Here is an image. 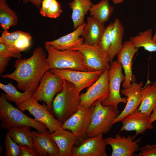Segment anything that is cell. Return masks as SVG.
<instances>
[{
    "label": "cell",
    "instance_id": "obj_1",
    "mask_svg": "<svg viewBox=\"0 0 156 156\" xmlns=\"http://www.w3.org/2000/svg\"><path fill=\"white\" fill-rule=\"evenodd\" d=\"M47 54L42 47H38L33 51L32 55L27 59L16 60L15 68L12 73L1 75L4 78L13 79L17 83L20 90L34 93L40 79L49 70Z\"/></svg>",
    "mask_w": 156,
    "mask_h": 156
},
{
    "label": "cell",
    "instance_id": "obj_2",
    "mask_svg": "<svg viewBox=\"0 0 156 156\" xmlns=\"http://www.w3.org/2000/svg\"><path fill=\"white\" fill-rule=\"evenodd\" d=\"M4 93L0 96V125L6 129L24 127H29L40 133L48 131L43 123L29 117L19 109L14 107L6 99Z\"/></svg>",
    "mask_w": 156,
    "mask_h": 156
},
{
    "label": "cell",
    "instance_id": "obj_3",
    "mask_svg": "<svg viewBox=\"0 0 156 156\" xmlns=\"http://www.w3.org/2000/svg\"><path fill=\"white\" fill-rule=\"evenodd\" d=\"M80 95L72 83L64 80L63 89L54 98L52 104L55 116L62 123L78 110Z\"/></svg>",
    "mask_w": 156,
    "mask_h": 156
},
{
    "label": "cell",
    "instance_id": "obj_4",
    "mask_svg": "<svg viewBox=\"0 0 156 156\" xmlns=\"http://www.w3.org/2000/svg\"><path fill=\"white\" fill-rule=\"evenodd\" d=\"M47 53V61L49 70L53 69H68L87 71L83 55L79 51L67 49L57 50L45 44Z\"/></svg>",
    "mask_w": 156,
    "mask_h": 156
},
{
    "label": "cell",
    "instance_id": "obj_5",
    "mask_svg": "<svg viewBox=\"0 0 156 156\" xmlns=\"http://www.w3.org/2000/svg\"><path fill=\"white\" fill-rule=\"evenodd\" d=\"M93 105L94 108L91 123L86 132V137L108 133L112 128L114 120L119 114L118 109L103 106L101 102H96Z\"/></svg>",
    "mask_w": 156,
    "mask_h": 156
},
{
    "label": "cell",
    "instance_id": "obj_6",
    "mask_svg": "<svg viewBox=\"0 0 156 156\" xmlns=\"http://www.w3.org/2000/svg\"><path fill=\"white\" fill-rule=\"evenodd\" d=\"M63 84L64 80L50 70H48L42 78L39 85L32 97L37 101L45 102L51 112L54 97L62 90Z\"/></svg>",
    "mask_w": 156,
    "mask_h": 156
},
{
    "label": "cell",
    "instance_id": "obj_7",
    "mask_svg": "<svg viewBox=\"0 0 156 156\" xmlns=\"http://www.w3.org/2000/svg\"><path fill=\"white\" fill-rule=\"evenodd\" d=\"M18 106L22 111H28L35 120L44 124L51 134L62 126L63 123L55 118L48 110L47 104H39L32 97L22 102Z\"/></svg>",
    "mask_w": 156,
    "mask_h": 156
},
{
    "label": "cell",
    "instance_id": "obj_8",
    "mask_svg": "<svg viewBox=\"0 0 156 156\" xmlns=\"http://www.w3.org/2000/svg\"><path fill=\"white\" fill-rule=\"evenodd\" d=\"M68 49L78 51L82 53L88 71L103 72L110 68V61L107 54L98 45H90L83 43Z\"/></svg>",
    "mask_w": 156,
    "mask_h": 156
},
{
    "label": "cell",
    "instance_id": "obj_9",
    "mask_svg": "<svg viewBox=\"0 0 156 156\" xmlns=\"http://www.w3.org/2000/svg\"><path fill=\"white\" fill-rule=\"evenodd\" d=\"M110 65L109 74V93L108 98L102 102L104 106H109L118 109V105L121 103H126V97H122L120 94V86L125 78L122 72V66L117 60L112 61Z\"/></svg>",
    "mask_w": 156,
    "mask_h": 156
},
{
    "label": "cell",
    "instance_id": "obj_10",
    "mask_svg": "<svg viewBox=\"0 0 156 156\" xmlns=\"http://www.w3.org/2000/svg\"><path fill=\"white\" fill-rule=\"evenodd\" d=\"M94 108L93 105L88 107L79 106L77 111L63 123L62 128L72 132L81 140L86 137Z\"/></svg>",
    "mask_w": 156,
    "mask_h": 156
},
{
    "label": "cell",
    "instance_id": "obj_11",
    "mask_svg": "<svg viewBox=\"0 0 156 156\" xmlns=\"http://www.w3.org/2000/svg\"><path fill=\"white\" fill-rule=\"evenodd\" d=\"M63 80L72 83L80 93L83 89L89 87L99 78L102 71H82L68 69H53L50 70Z\"/></svg>",
    "mask_w": 156,
    "mask_h": 156
},
{
    "label": "cell",
    "instance_id": "obj_12",
    "mask_svg": "<svg viewBox=\"0 0 156 156\" xmlns=\"http://www.w3.org/2000/svg\"><path fill=\"white\" fill-rule=\"evenodd\" d=\"M109 70L104 71L85 93L80 95L79 106L88 107L96 102L102 103L108 98L109 93Z\"/></svg>",
    "mask_w": 156,
    "mask_h": 156
},
{
    "label": "cell",
    "instance_id": "obj_13",
    "mask_svg": "<svg viewBox=\"0 0 156 156\" xmlns=\"http://www.w3.org/2000/svg\"><path fill=\"white\" fill-rule=\"evenodd\" d=\"M136 137L135 135L122 136L118 133L114 137H109L105 139L106 144L111 147V156H134L140 150L138 143L141 141L140 138L134 140Z\"/></svg>",
    "mask_w": 156,
    "mask_h": 156
},
{
    "label": "cell",
    "instance_id": "obj_14",
    "mask_svg": "<svg viewBox=\"0 0 156 156\" xmlns=\"http://www.w3.org/2000/svg\"><path fill=\"white\" fill-rule=\"evenodd\" d=\"M103 134L86 137L79 141L72 149L73 156H107L106 144Z\"/></svg>",
    "mask_w": 156,
    "mask_h": 156
},
{
    "label": "cell",
    "instance_id": "obj_15",
    "mask_svg": "<svg viewBox=\"0 0 156 156\" xmlns=\"http://www.w3.org/2000/svg\"><path fill=\"white\" fill-rule=\"evenodd\" d=\"M138 49L130 40H126L116 55L117 61L124 70L125 78L122 84L123 88L129 87L132 83L135 82V78L132 72V62Z\"/></svg>",
    "mask_w": 156,
    "mask_h": 156
},
{
    "label": "cell",
    "instance_id": "obj_16",
    "mask_svg": "<svg viewBox=\"0 0 156 156\" xmlns=\"http://www.w3.org/2000/svg\"><path fill=\"white\" fill-rule=\"evenodd\" d=\"M143 85L142 82H134L131 83L129 87L121 90V93L126 97L127 101L124 109L114 120L113 125L121 121L125 116L137 109L141 102V91Z\"/></svg>",
    "mask_w": 156,
    "mask_h": 156
},
{
    "label": "cell",
    "instance_id": "obj_17",
    "mask_svg": "<svg viewBox=\"0 0 156 156\" xmlns=\"http://www.w3.org/2000/svg\"><path fill=\"white\" fill-rule=\"evenodd\" d=\"M121 121L122 125L120 132L134 131L136 136L154 128L150 122L149 116L137 110L125 116Z\"/></svg>",
    "mask_w": 156,
    "mask_h": 156
},
{
    "label": "cell",
    "instance_id": "obj_18",
    "mask_svg": "<svg viewBox=\"0 0 156 156\" xmlns=\"http://www.w3.org/2000/svg\"><path fill=\"white\" fill-rule=\"evenodd\" d=\"M35 149L40 156H59V150L49 130L32 132Z\"/></svg>",
    "mask_w": 156,
    "mask_h": 156
},
{
    "label": "cell",
    "instance_id": "obj_19",
    "mask_svg": "<svg viewBox=\"0 0 156 156\" xmlns=\"http://www.w3.org/2000/svg\"><path fill=\"white\" fill-rule=\"evenodd\" d=\"M86 25L85 23L71 33L54 40L45 42V44L50 45L58 50H64L83 44L84 39L80 36Z\"/></svg>",
    "mask_w": 156,
    "mask_h": 156
},
{
    "label": "cell",
    "instance_id": "obj_20",
    "mask_svg": "<svg viewBox=\"0 0 156 156\" xmlns=\"http://www.w3.org/2000/svg\"><path fill=\"white\" fill-rule=\"evenodd\" d=\"M59 150V156H73L72 149L77 136L70 130L62 128L51 134Z\"/></svg>",
    "mask_w": 156,
    "mask_h": 156
},
{
    "label": "cell",
    "instance_id": "obj_21",
    "mask_svg": "<svg viewBox=\"0 0 156 156\" xmlns=\"http://www.w3.org/2000/svg\"><path fill=\"white\" fill-rule=\"evenodd\" d=\"M81 35L84 43L90 45H98L105 29L104 23L93 16L88 17Z\"/></svg>",
    "mask_w": 156,
    "mask_h": 156
},
{
    "label": "cell",
    "instance_id": "obj_22",
    "mask_svg": "<svg viewBox=\"0 0 156 156\" xmlns=\"http://www.w3.org/2000/svg\"><path fill=\"white\" fill-rule=\"evenodd\" d=\"M156 106V81L148 82L141 91V102L137 110L150 116Z\"/></svg>",
    "mask_w": 156,
    "mask_h": 156
},
{
    "label": "cell",
    "instance_id": "obj_23",
    "mask_svg": "<svg viewBox=\"0 0 156 156\" xmlns=\"http://www.w3.org/2000/svg\"><path fill=\"white\" fill-rule=\"evenodd\" d=\"M125 31V28L120 21L116 18L111 33V45L107 53L110 63L113 61L123 46Z\"/></svg>",
    "mask_w": 156,
    "mask_h": 156
},
{
    "label": "cell",
    "instance_id": "obj_24",
    "mask_svg": "<svg viewBox=\"0 0 156 156\" xmlns=\"http://www.w3.org/2000/svg\"><path fill=\"white\" fill-rule=\"evenodd\" d=\"M93 5L90 0H73L68 3L72 10L71 19L74 29L85 23V16Z\"/></svg>",
    "mask_w": 156,
    "mask_h": 156
},
{
    "label": "cell",
    "instance_id": "obj_25",
    "mask_svg": "<svg viewBox=\"0 0 156 156\" xmlns=\"http://www.w3.org/2000/svg\"><path fill=\"white\" fill-rule=\"evenodd\" d=\"M30 127H24L11 128L8 129V133L18 145L27 146L35 149L32 132Z\"/></svg>",
    "mask_w": 156,
    "mask_h": 156
},
{
    "label": "cell",
    "instance_id": "obj_26",
    "mask_svg": "<svg viewBox=\"0 0 156 156\" xmlns=\"http://www.w3.org/2000/svg\"><path fill=\"white\" fill-rule=\"evenodd\" d=\"M153 29L149 28L144 31H140L138 34L131 37L129 40L137 48L143 47L149 52H155L156 42L153 39Z\"/></svg>",
    "mask_w": 156,
    "mask_h": 156
},
{
    "label": "cell",
    "instance_id": "obj_27",
    "mask_svg": "<svg viewBox=\"0 0 156 156\" xmlns=\"http://www.w3.org/2000/svg\"><path fill=\"white\" fill-rule=\"evenodd\" d=\"M114 10V7L110 5L109 0H102L93 5L89 11L91 16L105 23L109 20Z\"/></svg>",
    "mask_w": 156,
    "mask_h": 156
},
{
    "label": "cell",
    "instance_id": "obj_28",
    "mask_svg": "<svg viewBox=\"0 0 156 156\" xmlns=\"http://www.w3.org/2000/svg\"><path fill=\"white\" fill-rule=\"evenodd\" d=\"M18 17L16 13L8 5L6 1H0V24L3 29L16 26Z\"/></svg>",
    "mask_w": 156,
    "mask_h": 156
},
{
    "label": "cell",
    "instance_id": "obj_29",
    "mask_svg": "<svg viewBox=\"0 0 156 156\" xmlns=\"http://www.w3.org/2000/svg\"><path fill=\"white\" fill-rule=\"evenodd\" d=\"M0 88L6 93L5 96L7 100L14 102L17 106L22 102L32 97L34 93L28 91L21 92L18 91L11 82L7 84L0 83Z\"/></svg>",
    "mask_w": 156,
    "mask_h": 156
},
{
    "label": "cell",
    "instance_id": "obj_30",
    "mask_svg": "<svg viewBox=\"0 0 156 156\" xmlns=\"http://www.w3.org/2000/svg\"><path fill=\"white\" fill-rule=\"evenodd\" d=\"M21 30H16L10 33L8 29H3L0 37V42L4 44L10 50L15 42L25 33Z\"/></svg>",
    "mask_w": 156,
    "mask_h": 156
},
{
    "label": "cell",
    "instance_id": "obj_31",
    "mask_svg": "<svg viewBox=\"0 0 156 156\" xmlns=\"http://www.w3.org/2000/svg\"><path fill=\"white\" fill-rule=\"evenodd\" d=\"M114 26V22L110 23L105 28L98 45L107 54L111 45V33Z\"/></svg>",
    "mask_w": 156,
    "mask_h": 156
},
{
    "label": "cell",
    "instance_id": "obj_32",
    "mask_svg": "<svg viewBox=\"0 0 156 156\" xmlns=\"http://www.w3.org/2000/svg\"><path fill=\"white\" fill-rule=\"evenodd\" d=\"M32 38L29 33L25 32L15 42L10 50L19 53L25 51L29 47Z\"/></svg>",
    "mask_w": 156,
    "mask_h": 156
},
{
    "label": "cell",
    "instance_id": "obj_33",
    "mask_svg": "<svg viewBox=\"0 0 156 156\" xmlns=\"http://www.w3.org/2000/svg\"><path fill=\"white\" fill-rule=\"evenodd\" d=\"M5 156H19V147L18 145L7 132L5 138Z\"/></svg>",
    "mask_w": 156,
    "mask_h": 156
},
{
    "label": "cell",
    "instance_id": "obj_34",
    "mask_svg": "<svg viewBox=\"0 0 156 156\" xmlns=\"http://www.w3.org/2000/svg\"><path fill=\"white\" fill-rule=\"evenodd\" d=\"M62 12L61 4L57 0H54L47 10L45 17L56 18L60 16Z\"/></svg>",
    "mask_w": 156,
    "mask_h": 156
},
{
    "label": "cell",
    "instance_id": "obj_35",
    "mask_svg": "<svg viewBox=\"0 0 156 156\" xmlns=\"http://www.w3.org/2000/svg\"><path fill=\"white\" fill-rule=\"evenodd\" d=\"M12 57L17 59H21L20 53L9 50L3 43L0 42V57Z\"/></svg>",
    "mask_w": 156,
    "mask_h": 156
},
{
    "label": "cell",
    "instance_id": "obj_36",
    "mask_svg": "<svg viewBox=\"0 0 156 156\" xmlns=\"http://www.w3.org/2000/svg\"><path fill=\"white\" fill-rule=\"evenodd\" d=\"M139 151L136 156H156V144L142 146L140 147Z\"/></svg>",
    "mask_w": 156,
    "mask_h": 156
},
{
    "label": "cell",
    "instance_id": "obj_37",
    "mask_svg": "<svg viewBox=\"0 0 156 156\" xmlns=\"http://www.w3.org/2000/svg\"><path fill=\"white\" fill-rule=\"evenodd\" d=\"M19 147V156H38L35 149L27 146L18 145Z\"/></svg>",
    "mask_w": 156,
    "mask_h": 156
},
{
    "label": "cell",
    "instance_id": "obj_38",
    "mask_svg": "<svg viewBox=\"0 0 156 156\" xmlns=\"http://www.w3.org/2000/svg\"><path fill=\"white\" fill-rule=\"evenodd\" d=\"M54 0H42L41 6L40 9V12L42 16L45 17L47 10Z\"/></svg>",
    "mask_w": 156,
    "mask_h": 156
},
{
    "label": "cell",
    "instance_id": "obj_39",
    "mask_svg": "<svg viewBox=\"0 0 156 156\" xmlns=\"http://www.w3.org/2000/svg\"><path fill=\"white\" fill-rule=\"evenodd\" d=\"M11 58L10 57H0V75L5 71Z\"/></svg>",
    "mask_w": 156,
    "mask_h": 156
},
{
    "label": "cell",
    "instance_id": "obj_40",
    "mask_svg": "<svg viewBox=\"0 0 156 156\" xmlns=\"http://www.w3.org/2000/svg\"><path fill=\"white\" fill-rule=\"evenodd\" d=\"M42 0H23L24 3H27L28 2L34 5L38 8H40L41 6V3Z\"/></svg>",
    "mask_w": 156,
    "mask_h": 156
},
{
    "label": "cell",
    "instance_id": "obj_41",
    "mask_svg": "<svg viewBox=\"0 0 156 156\" xmlns=\"http://www.w3.org/2000/svg\"><path fill=\"white\" fill-rule=\"evenodd\" d=\"M149 120L151 123H152L156 120V106L154 110L150 116Z\"/></svg>",
    "mask_w": 156,
    "mask_h": 156
},
{
    "label": "cell",
    "instance_id": "obj_42",
    "mask_svg": "<svg viewBox=\"0 0 156 156\" xmlns=\"http://www.w3.org/2000/svg\"><path fill=\"white\" fill-rule=\"evenodd\" d=\"M124 0H112L114 4L116 5L122 3Z\"/></svg>",
    "mask_w": 156,
    "mask_h": 156
},
{
    "label": "cell",
    "instance_id": "obj_43",
    "mask_svg": "<svg viewBox=\"0 0 156 156\" xmlns=\"http://www.w3.org/2000/svg\"><path fill=\"white\" fill-rule=\"evenodd\" d=\"M153 40L156 42V25H155V31L154 34L153 35Z\"/></svg>",
    "mask_w": 156,
    "mask_h": 156
},
{
    "label": "cell",
    "instance_id": "obj_44",
    "mask_svg": "<svg viewBox=\"0 0 156 156\" xmlns=\"http://www.w3.org/2000/svg\"><path fill=\"white\" fill-rule=\"evenodd\" d=\"M0 155L2 156V151L3 150V148L1 145H0Z\"/></svg>",
    "mask_w": 156,
    "mask_h": 156
},
{
    "label": "cell",
    "instance_id": "obj_45",
    "mask_svg": "<svg viewBox=\"0 0 156 156\" xmlns=\"http://www.w3.org/2000/svg\"><path fill=\"white\" fill-rule=\"evenodd\" d=\"M8 0H0V1H7Z\"/></svg>",
    "mask_w": 156,
    "mask_h": 156
}]
</instances>
